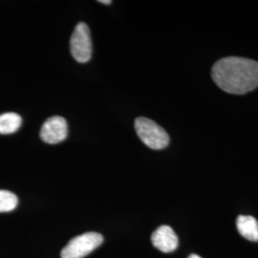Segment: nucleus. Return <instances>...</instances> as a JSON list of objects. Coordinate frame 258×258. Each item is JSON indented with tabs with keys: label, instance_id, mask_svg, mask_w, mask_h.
Returning <instances> with one entry per match:
<instances>
[{
	"label": "nucleus",
	"instance_id": "2",
	"mask_svg": "<svg viewBox=\"0 0 258 258\" xmlns=\"http://www.w3.org/2000/svg\"><path fill=\"white\" fill-rule=\"evenodd\" d=\"M135 130L139 138L151 149H164L169 144V137L166 130L148 118H137L135 120Z\"/></svg>",
	"mask_w": 258,
	"mask_h": 258
},
{
	"label": "nucleus",
	"instance_id": "8",
	"mask_svg": "<svg viewBox=\"0 0 258 258\" xmlns=\"http://www.w3.org/2000/svg\"><path fill=\"white\" fill-rule=\"evenodd\" d=\"M22 119L19 114L7 112L0 115V134H13L19 130Z\"/></svg>",
	"mask_w": 258,
	"mask_h": 258
},
{
	"label": "nucleus",
	"instance_id": "6",
	"mask_svg": "<svg viewBox=\"0 0 258 258\" xmlns=\"http://www.w3.org/2000/svg\"><path fill=\"white\" fill-rule=\"evenodd\" d=\"M151 241L156 249L163 252H172L179 245L174 231L169 226H161L151 235Z\"/></svg>",
	"mask_w": 258,
	"mask_h": 258
},
{
	"label": "nucleus",
	"instance_id": "11",
	"mask_svg": "<svg viewBox=\"0 0 258 258\" xmlns=\"http://www.w3.org/2000/svg\"><path fill=\"white\" fill-rule=\"evenodd\" d=\"M187 258H202V257H200V256H199V255H197V254H190V255H189V256H188V257Z\"/></svg>",
	"mask_w": 258,
	"mask_h": 258
},
{
	"label": "nucleus",
	"instance_id": "3",
	"mask_svg": "<svg viewBox=\"0 0 258 258\" xmlns=\"http://www.w3.org/2000/svg\"><path fill=\"white\" fill-rule=\"evenodd\" d=\"M103 243V237L98 232H86L71 240L61 250V258H83Z\"/></svg>",
	"mask_w": 258,
	"mask_h": 258
},
{
	"label": "nucleus",
	"instance_id": "9",
	"mask_svg": "<svg viewBox=\"0 0 258 258\" xmlns=\"http://www.w3.org/2000/svg\"><path fill=\"white\" fill-rule=\"evenodd\" d=\"M19 204L17 195L8 190L0 189V212H9L14 211Z\"/></svg>",
	"mask_w": 258,
	"mask_h": 258
},
{
	"label": "nucleus",
	"instance_id": "1",
	"mask_svg": "<svg viewBox=\"0 0 258 258\" xmlns=\"http://www.w3.org/2000/svg\"><path fill=\"white\" fill-rule=\"evenodd\" d=\"M212 76L222 90L245 94L258 86V62L237 56L225 57L213 65Z\"/></svg>",
	"mask_w": 258,
	"mask_h": 258
},
{
	"label": "nucleus",
	"instance_id": "10",
	"mask_svg": "<svg viewBox=\"0 0 258 258\" xmlns=\"http://www.w3.org/2000/svg\"><path fill=\"white\" fill-rule=\"evenodd\" d=\"M100 3H102V4H105V5H109L112 3V1L111 0H100L99 1Z\"/></svg>",
	"mask_w": 258,
	"mask_h": 258
},
{
	"label": "nucleus",
	"instance_id": "5",
	"mask_svg": "<svg viewBox=\"0 0 258 258\" xmlns=\"http://www.w3.org/2000/svg\"><path fill=\"white\" fill-rule=\"evenodd\" d=\"M68 125L64 118L55 116L45 120L40 129V138L50 145L63 142L67 138Z\"/></svg>",
	"mask_w": 258,
	"mask_h": 258
},
{
	"label": "nucleus",
	"instance_id": "4",
	"mask_svg": "<svg viewBox=\"0 0 258 258\" xmlns=\"http://www.w3.org/2000/svg\"><path fill=\"white\" fill-rule=\"evenodd\" d=\"M71 55L80 63L88 62L92 55V39L90 30L84 22H80L72 34L70 40Z\"/></svg>",
	"mask_w": 258,
	"mask_h": 258
},
{
	"label": "nucleus",
	"instance_id": "7",
	"mask_svg": "<svg viewBox=\"0 0 258 258\" xmlns=\"http://www.w3.org/2000/svg\"><path fill=\"white\" fill-rule=\"evenodd\" d=\"M237 230L241 236L252 242L258 241V222L249 215H240L236 221Z\"/></svg>",
	"mask_w": 258,
	"mask_h": 258
}]
</instances>
